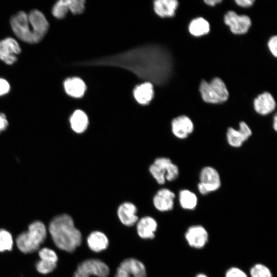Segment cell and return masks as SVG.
<instances>
[{"mask_svg":"<svg viewBox=\"0 0 277 277\" xmlns=\"http://www.w3.org/2000/svg\"><path fill=\"white\" fill-rule=\"evenodd\" d=\"M225 277H248V274L239 267L233 266L228 268L225 273Z\"/></svg>","mask_w":277,"mask_h":277,"instance_id":"obj_33","label":"cell"},{"mask_svg":"<svg viewBox=\"0 0 277 277\" xmlns=\"http://www.w3.org/2000/svg\"><path fill=\"white\" fill-rule=\"evenodd\" d=\"M69 11L66 0L57 1L52 9L53 16L57 19L64 18Z\"/></svg>","mask_w":277,"mask_h":277,"instance_id":"obj_29","label":"cell"},{"mask_svg":"<svg viewBox=\"0 0 277 277\" xmlns=\"http://www.w3.org/2000/svg\"><path fill=\"white\" fill-rule=\"evenodd\" d=\"M11 86L5 78L0 77V96L7 94L10 91Z\"/></svg>","mask_w":277,"mask_h":277,"instance_id":"obj_34","label":"cell"},{"mask_svg":"<svg viewBox=\"0 0 277 277\" xmlns=\"http://www.w3.org/2000/svg\"><path fill=\"white\" fill-rule=\"evenodd\" d=\"M200 180L197 188L200 193L203 195L217 190L221 185L218 172L210 166L205 167L202 169L200 174Z\"/></svg>","mask_w":277,"mask_h":277,"instance_id":"obj_8","label":"cell"},{"mask_svg":"<svg viewBox=\"0 0 277 277\" xmlns=\"http://www.w3.org/2000/svg\"><path fill=\"white\" fill-rule=\"evenodd\" d=\"M235 2L239 6L247 8L252 6L254 0H235Z\"/></svg>","mask_w":277,"mask_h":277,"instance_id":"obj_37","label":"cell"},{"mask_svg":"<svg viewBox=\"0 0 277 277\" xmlns=\"http://www.w3.org/2000/svg\"><path fill=\"white\" fill-rule=\"evenodd\" d=\"M252 135V131L245 122H241L239 128L236 130L232 127L227 129L226 137L228 143L231 147H240Z\"/></svg>","mask_w":277,"mask_h":277,"instance_id":"obj_14","label":"cell"},{"mask_svg":"<svg viewBox=\"0 0 277 277\" xmlns=\"http://www.w3.org/2000/svg\"><path fill=\"white\" fill-rule=\"evenodd\" d=\"M11 29L21 41L31 44H35L28 13L24 11L16 12L10 21Z\"/></svg>","mask_w":277,"mask_h":277,"instance_id":"obj_6","label":"cell"},{"mask_svg":"<svg viewBox=\"0 0 277 277\" xmlns=\"http://www.w3.org/2000/svg\"><path fill=\"white\" fill-rule=\"evenodd\" d=\"M268 46L271 53L275 57L277 56V36H272L268 41Z\"/></svg>","mask_w":277,"mask_h":277,"instance_id":"obj_35","label":"cell"},{"mask_svg":"<svg viewBox=\"0 0 277 277\" xmlns=\"http://www.w3.org/2000/svg\"><path fill=\"white\" fill-rule=\"evenodd\" d=\"M88 247L93 251L99 252L105 250L109 245V240L106 235L100 231L91 232L87 238Z\"/></svg>","mask_w":277,"mask_h":277,"instance_id":"obj_21","label":"cell"},{"mask_svg":"<svg viewBox=\"0 0 277 277\" xmlns=\"http://www.w3.org/2000/svg\"><path fill=\"white\" fill-rule=\"evenodd\" d=\"M155 12L162 17H172L175 14L179 2L176 0H157L153 2Z\"/></svg>","mask_w":277,"mask_h":277,"instance_id":"obj_24","label":"cell"},{"mask_svg":"<svg viewBox=\"0 0 277 277\" xmlns=\"http://www.w3.org/2000/svg\"><path fill=\"white\" fill-rule=\"evenodd\" d=\"M47 234V228L41 221L31 223L28 230L16 238V245L18 249L25 254L33 253L39 249L45 242Z\"/></svg>","mask_w":277,"mask_h":277,"instance_id":"obj_3","label":"cell"},{"mask_svg":"<svg viewBox=\"0 0 277 277\" xmlns=\"http://www.w3.org/2000/svg\"><path fill=\"white\" fill-rule=\"evenodd\" d=\"M194 130V125L191 119L182 115L171 122V130L173 135L180 139L186 138Z\"/></svg>","mask_w":277,"mask_h":277,"instance_id":"obj_15","label":"cell"},{"mask_svg":"<svg viewBox=\"0 0 277 277\" xmlns=\"http://www.w3.org/2000/svg\"><path fill=\"white\" fill-rule=\"evenodd\" d=\"M8 125V122L5 114L0 112V132L4 130L7 128Z\"/></svg>","mask_w":277,"mask_h":277,"instance_id":"obj_36","label":"cell"},{"mask_svg":"<svg viewBox=\"0 0 277 277\" xmlns=\"http://www.w3.org/2000/svg\"><path fill=\"white\" fill-rule=\"evenodd\" d=\"M35 44L45 36L49 28V22L44 14L38 9H32L28 13Z\"/></svg>","mask_w":277,"mask_h":277,"instance_id":"obj_9","label":"cell"},{"mask_svg":"<svg viewBox=\"0 0 277 277\" xmlns=\"http://www.w3.org/2000/svg\"><path fill=\"white\" fill-rule=\"evenodd\" d=\"M64 88L66 93L74 98L82 97L86 91L84 82L77 77H69L64 82Z\"/></svg>","mask_w":277,"mask_h":277,"instance_id":"obj_20","label":"cell"},{"mask_svg":"<svg viewBox=\"0 0 277 277\" xmlns=\"http://www.w3.org/2000/svg\"><path fill=\"white\" fill-rule=\"evenodd\" d=\"M222 0H205L204 2L210 6H214L216 4L222 2Z\"/></svg>","mask_w":277,"mask_h":277,"instance_id":"obj_38","label":"cell"},{"mask_svg":"<svg viewBox=\"0 0 277 277\" xmlns=\"http://www.w3.org/2000/svg\"><path fill=\"white\" fill-rule=\"evenodd\" d=\"M149 171L156 182L160 184L166 181H172L179 176L178 167L171 160L165 157L156 158L149 168Z\"/></svg>","mask_w":277,"mask_h":277,"instance_id":"obj_5","label":"cell"},{"mask_svg":"<svg viewBox=\"0 0 277 277\" xmlns=\"http://www.w3.org/2000/svg\"><path fill=\"white\" fill-rule=\"evenodd\" d=\"M179 199L180 206L185 210H193L197 204L196 194L187 189H183L180 191Z\"/></svg>","mask_w":277,"mask_h":277,"instance_id":"obj_26","label":"cell"},{"mask_svg":"<svg viewBox=\"0 0 277 277\" xmlns=\"http://www.w3.org/2000/svg\"><path fill=\"white\" fill-rule=\"evenodd\" d=\"M69 122L71 128L77 134L85 132L89 123L88 115L84 111L80 109H77L73 112Z\"/></svg>","mask_w":277,"mask_h":277,"instance_id":"obj_22","label":"cell"},{"mask_svg":"<svg viewBox=\"0 0 277 277\" xmlns=\"http://www.w3.org/2000/svg\"><path fill=\"white\" fill-rule=\"evenodd\" d=\"M109 274V268L105 263L99 259H90L77 266L73 277H107Z\"/></svg>","mask_w":277,"mask_h":277,"instance_id":"obj_7","label":"cell"},{"mask_svg":"<svg viewBox=\"0 0 277 277\" xmlns=\"http://www.w3.org/2000/svg\"><path fill=\"white\" fill-rule=\"evenodd\" d=\"M273 128L275 131H276L277 130V117L276 115L274 116V120H273Z\"/></svg>","mask_w":277,"mask_h":277,"instance_id":"obj_39","label":"cell"},{"mask_svg":"<svg viewBox=\"0 0 277 277\" xmlns=\"http://www.w3.org/2000/svg\"><path fill=\"white\" fill-rule=\"evenodd\" d=\"M133 95L140 104H148L152 100L154 95L153 85L149 82H145L136 86L133 90Z\"/></svg>","mask_w":277,"mask_h":277,"instance_id":"obj_23","label":"cell"},{"mask_svg":"<svg viewBox=\"0 0 277 277\" xmlns=\"http://www.w3.org/2000/svg\"><path fill=\"white\" fill-rule=\"evenodd\" d=\"M21 51V47L14 38L7 37L0 40V60L5 64H14Z\"/></svg>","mask_w":277,"mask_h":277,"instance_id":"obj_12","label":"cell"},{"mask_svg":"<svg viewBox=\"0 0 277 277\" xmlns=\"http://www.w3.org/2000/svg\"><path fill=\"white\" fill-rule=\"evenodd\" d=\"M69 11L74 14H79L85 9L84 0H66Z\"/></svg>","mask_w":277,"mask_h":277,"instance_id":"obj_32","label":"cell"},{"mask_svg":"<svg viewBox=\"0 0 277 277\" xmlns=\"http://www.w3.org/2000/svg\"><path fill=\"white\" fill-rule=\"evenodd\" d=\"M250 277H273L270 268L262 263L254 264L249 270Z\"/></svg>","mask_w":277,"mask_h":277,"instance_id":"obj_27","label":"cell"},{"mask_svg":"<svg viewBox=\"0 0 277 277\" xmlns=\"http://www.w3.org/2000/svg\"><path fill=\"white\" fill-rule=\"evenodd\" d=\"M144 264L134 258H128L122 261L118 266L115 277H146Z\"/></svg>","mask_w":277,"mask_h":277,"instance_id":"obj_11","label":"cell"},{"mask_svg":"<svg viewBox=\"0 0 277 277\" xmlns=\"http://www.w3.org/2000/svg\"><path fill=\"white\" fill-rule=\"evenodd\" d=\"M13 246L11 234L7 230L0 229V252L11 251Z\"/></svg>","mask_w":277,"mask_h":277,"instance_id":"obj_28","label":"cell"},{"mask_svg":"<svg viewBox=\"0 0 277 277\" xmlns=\"http://www.w3.org/2000/svg\"><path fill=\"white\" fill-rule=\"evenodd\" d=\"M255 111L261 115L271 113L276 107L275 101L272 95L267 92L260 94L253 102Z\"/></svg>","mask_w":277,"mask_h":277,"instance_id":"obj_18","label":"cell"},{"mask_svg":"<svg viewBox=\"0 0 277 277\" xmlns=\"http://www.w3.org/2000/svg\"><path fill=\"white\" fill-rule=\"evenodd\" d=\"M224 22L235 34L246 33L251 24V19L248 16L238 15L233 11H229L225 14Z\"/></svg>","mask_w":277,"mask_h":277,"instance_id":"obj_13","label":"cell"},{"mask_svg":"<svg viewBox=\"0 0 277 277\" xmlns=\"http://www.w3.org/2000/svg\"><path fill=\"white\" fill-rule=\"evenodd\" d=\"M189 31L195 36H200L207 34L210 30L209 23L202 17L193 19L189 24Z\"/></svg>","mask_w":277,"mask_h":277,"instance_id":"obj_25","label":"cell"},{"mask_svg":"<svg viewBox=\"0 0 277 277\" xmlns=\"http://www.w3.org/2000/svg\"><path fill=\"white\" fill-rule=\"evenodd\" d=\"M175 194L168 188L159 190L153 197L155 208L161 212L169 211L173 208Z\"/></svg>","mask_w":277,"mask_h":277,"instance_id":"obj_16","label":"cell"},{"mask_svg":"<svg viewBox=\"0 0 277 277\" xmlns=\"http://www.w3.org/2000/svg\"><path fill=\"white\" fill-rule=\"evenodd\" d=\"M136 223L137 232L140 237L144 239L154 238L157 223L154 218L144 216L138 220Z\"/></svg>","mask_w":277,"mask_h":277,"instance_id":"obj_19","label":"cell"},{"mask_svg":"<svg viewBox=\"0 0 277 277\" xmlns=\"http://www.w3.org/2000/svg\"><path fill=\"white\" fill-rule=\"evenodd\" d=\"M40 260L57 263L58 256L56 253L52 249L44 247L38 250Z\"/></svg>","mask_w":277,"mask_h":277,"instance_id":"obj_31","label":"cell"},{"mask_svg":"<svg viewBox=\"0 0 277 277\" xmlns=\"http://www.w3.org/2000/svg\"><path fill=\"white\" fill-rule=\"evenodd\" d=\"M137 208L132 203L124 202L118 207L117 214L121 223L127 226H133L138 220Z\"/></svg>","mask_w":277,"mask_h":277,"instance_id":"obj_17","label":"cell"},{"mask_svg":"<svg viewBox=\"0 0 277 277\" xmlns=\"http://www.w3.org/2000/svg\"><path fill=\"white\" fill-rule=\"evenodd\" d=\"M80 64L122 68L146 82L157 85L165 82L170 72L167 54L162 48L154 45L138 47L118 54L84 61Z\"/></svg>","mask_w":277,"mask_h":277,"instance_id":"obj_1","label":"cell"},{"mask_svg":"<svg viewBox=\"0 0 277 277\" xmlns=\"http://www.w3.org/2000/svg\"><path fill=\"white\" fill-rule=\"evenodd\" d=\"M56 267V263L40 260L35 265L37 271L41 274H48L52 272Z\"/></svg>","mask_w":277,"mask_h":277,"instance_id":"obj_30","label":"cell"},{"mask_svg":"<svg viewBox=\"0 0 277 277\" xmlns=\"http://www.w3.org/2000/svg\"><path fill=\"white\" fill-rule=\"evenodd\" d=\"M194 277H209L207 274L204 273H199Z\"/></svg>","mask_w":277,"mask_h":277,"instance_id":"obj_40","label":"cell"},{"mask_svg":"<svg viewBox=\"0 0 277 277\" xmlns=\"http://www.w3.org/2000/svg\"><path fill=\"white\" fill-rule=\"evenodd\" d=\"M48 231L52 240L60 249L73 252L81 245L82 235L69 215L62 214L53 217L49 223Z\"/></svg>","mask_w":277,"mask_h":277,"instance_id":"obj_2","label":"cell"},{"mask_svg":"<svg viewBox=\"0 0 277 277\" xmlns=\"http://www.w3.org/2000/svg\"><path fill=\"white\" fill-rule=\"evenodd\" d=\"M199 90L203 100L208 103H222L226 101L229 96L225 84L219 77H214L210 82L202 80Z\"/></svg>","mask_w":277,"mask_h":277,"instance_id":"obj_4","label":"cell"},{"mask_svg":"<svg viewBox=\"0 0 277 277\" xmlns=\"http://www.w3.org/2000/svg\"><path fill=\"white\" fill-rule=\"evenodd\" d=\"M184 238L189 247L201 249L208 242L209 233L204 226L199 224L193 225L186 229Z\"/></svg>","mask_w":277,"mask_h":277,"instance_id":"obj_10","label":"cell"}]
</instances>
